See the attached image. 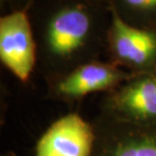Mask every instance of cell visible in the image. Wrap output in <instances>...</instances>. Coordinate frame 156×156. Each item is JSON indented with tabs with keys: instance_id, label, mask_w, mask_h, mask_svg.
Segmentation results:
<instances>
[{
	"instance_id": "cell-7",
	"label": "cell",
	"mask_w": 156,
	"mask_h": 156,
	"mask_svg": "<svg viewBox=\"0 0 156 156\" xmlns=\"http://www.w3.org/2000/svg\"><path fill=\"white\" fill-rule=\"evenodd\" d=\"M94 143V125L77 114H68L55 121L41 136L36 156H91Z\"/></svg>"
},
{
	"instance_id": "cell-2",
	"label": "cell",
	"mask_w": 156,
	"mask_h": 156,
	"mask_svg": "<svg viewBox=\"0 0 156 156\" xmlns=\"http://www.w3.org/2000/svg\"><path fill=\"white\" fill-rule=\"evenodd\" d=\"M101 116L115 121L156 126V68L133 73L127 81L108 91Z\"/></svg>"
},
{
	"instance_id": "cell-10",
	"label": "cell",
	"mask_w": 156,
	"mask_h": 156,
	"mask_svg": "<svg viewBox=\"0 0 156 156\" xmlns=\"http://www.w3.org/2000/svg\"><path fill=\"white\" fill-rule=\"evenodd\" d=\"M94 1H98V2H101V3H105V4L111 5V0H94Z\"/></svg>"
},
{
	"instance_id": "cell-1",
	"label": "cell",
	"mask_w": 156,
	"mask_h": 156,
	"mask_svg": "<svg viewBox=\"0 0 156 156\" xmlns=\"http://www.w3.org/2000/svg\"><path fill=\"white\" fill-rule=\"evenodd\" d=\"M47 78L62 75L107 51L111 5L94 0H34L29 9Z\"/></svg>"
},
{
	"instance_id": "cell-4",
	"label": "cell",
	"mask_w": 156,
	"mask_h": 156,
	"mask_svg": "<svg viewBox=\"0 0 156 156\" xmlns=\"http://www.w3.org/2000/svg\"><path fill=\"white\" fill-rule=\"evenodd\" d=\"M0 60L20 81L30 80L38 64V47L27 9L7 12L0 17Z\"/></svg>"
},
{
	"instance_id": "cell-5",
	"label": "cell",
	"mask_w": 156,
	"mask_h": 156,
	"mask_svg": "<svg viewBox=\"0 0 156 156\" xmlns=\"http://www.w3.org/2000/svg\"><path fill=\"white\" fill-rule=\"evenodd\" d=\"M132 72L108 61L83 63L62 75L47 78L50 93L60 101H78L91 93L112 91L132 76Z\"/></svg>"
},
{
	"instance_id": "cell-3",
	"label": "cell",
	"mask_w": 156,
	"mask_h": 156,
	"mask_svg": "<svg viewBox=\"0 0 156 156\" xmlns=\"http://www.w3.org/2000/svg\"><path fill=\"white\" fill-rule=\"evenodd\" d=\"M108 33V62L132 73L156 68V32L126 23L111 7Z\"/></svg>"
},
{
	"instance_id": "cell-9",
	"label": "cell",
	"mask_w": 156,
	"mask_h": 156,
	"mask_svg": "<svg viewBox=\"0 0 156 156\" xmlns=\"http://www.w3.org/2000/svg\"><path fill=\"white\" fill-rule=\"evenodd\" d=\"M34 0H0V7L4 13L21 9L29 10Z\"/></svg>"
},
{
	"instance_id": "cell-8",
	"label": "cell",
	"mask_w": 156,
	"mask_h": 156,
	"mask_svg": "<svg viewBox=\"0 0 156 156\" xmlns=\"http://www.w3.org/2000/svg\"><path fill=\"white\" fill-rule=\"evenodd\" d=\"M111 7L126 23L156 32V0H111Z\"/></svg>"
},
{
	"instance_id": "cell-6",
	"label": "cell",
	"mask_w": 156,
	"mask_h": 156,
	"mask_svg": "<svg viewBox=\"0 0 156 156\" xmlns=\"http://www.w3.org/2000/svg\"><path fill=\"white\" fill-rule=\"evenodd\" d=\"M94 129L91 156H156V126H141L101 116Z\"/></svg>"
}]
</instances>
